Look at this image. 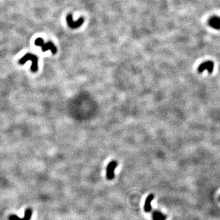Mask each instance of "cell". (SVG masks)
Returning a JSON list of instances; mask_svg holds the SVG:
<instances>
[{"mask_svg": "<svg viewBox=\"0 0 220 220\" xmlns=\"http://www.w3.org/2000/svg\"><path fill=\"white\" fill-rule=\"evenodd\" d=\"M44 44V41L43 39H42V38H37L35 40V45L36 46L42 47Z\"/></svg>", "mask_w": 220, "mask_h": 220, "instance_id": "30bf717a", "label": "cell"}, {"mask_svg": "<svg viewBox=\"0 0 220 220\" xmlns=\"http://www.w3.org/2000/svg\"><path fill=\"white\" fill-rule=\"evenodd\" d=\"M154 198V195L153 194H151L149 195L147 198L146 199L145 203H144V211L146 212H150L152 210V206H151V202H152Z\"/></svg>", "mask_w": 220, "mask_h": 220, "instance_id": "52a82bcc", "label": "cell"}, {"mask_svg": "<svg viewBox=\"0 0 220 220\" xmlns=\"http://www.w3.org/2000/svg\"><path fill=\"white\" fill-rule=\"evenodd\" d=\"M28 61H32V66L31 67V70L33 72H37L38 70V57L37 56L31 53H26L24 56L19 60V64H24Z\"/></svg>", "mask_w": 220, "mask_h": 220, "instance_id": "6da1fadb", "label": "cell"}, {"mask_svg": "<svg viewBox=\"0 0 220 220\" xmlns=\"http://www.w3.org/2000/svg\"><path fill=\"white\" fill-rule=\"evenodd\" d=\"M42 52H47L48 50H51L52 53L53 54H55L57 52V48H56V46L52 43V42H48L46 44H44L42 47Z\"/></svg>", "mask_w": 220, "mask_h": 220, "instance_id": "8992f818", "label": "cell"}, {"mask_svg": "<svg viewBox=\"0 0 220 220\" xmlns=\"http://www.w3.org/2000/svg\"><path fill=\"white\" fill-rule=\"evenodd\" d=\"M152 218L153 220H166L167 216L163 214L161 212L157 210H155L153 212Z\"/></svg>", "mask_w": 220, "mask_h": 220, "instance_id": "9c48e42d", "label": "cell"}, {"mask_svg": "<svg viewBox=\"0 0 220 220\" xmlns=\"http://www.w3.org/2000/svg\"><path fill=\"white\" fill-rule=\"evenodd\" d=\"M32 209H27L25 212V216L23 218H20L16 215H11L9 216V220H30L32 216Z\"/></svg>", "mask_w": 220, "mask_h": 220, "instance_id": "5b68a950", "label": "cell"}, {"mask_svg": "<svg viewBox=\"0 0 220 220\" xmlns=\"http://www.w3.org/2000/svg\"><path fill=\"white\" fill-rule=\"evenodd\" d=\"M214 67V62H212V61L204 62L202 63L199 66L198 71H199V72L202 73V72H204V70H207L209 74H211L213 72Z\"/></svg>", "mask_w": 220, "mask_h": 220, "instance_id": "277c9868", "label": "cell"}, {"mask_svg": "<svg viewBox=\"0 0 220 220\" xmlns=\"http://www.w3.org/2000/svg\"><path fill=\"white\" fill-rule=\"evenodd\" d=\"M118 165L117 162L116 160H112L106 167V178L108 180H112L115 178V170L116 168Z\"/></svg>", "mask_w": 220, "mask_h": 220, "instance_id": "7a4b0ae2", "label": "cell"}, {"mask_svg": "<svg viewBox=\"0 0 220 220\" xmlns=\"http://www.w3.org/2000/svg\"><path fill=\"white\" fill-rule=\"evenodd\" d=\"M209 25L211 27L216 30L220 29V17H213L209 20Z\"/></svg>", "mask_w": 220, "mask_h": 220, "instance_id": "ba28073f", "label": "cell"}, {"mask_svg": "<svg viewBox=\"0 0 220 220\" xmlns=\"http://www.w3.org/2000/svg\"><path fill=\"white\" fill-rule=\"evenodd\" d=\"M66 20L70 28H72V29H76V28L80 27L84 22V18L83 17L80 18L79 19H78V20L76 21V22H74L72 18V16L71 13L69 14L67 16Z\"/></svg>", "mask_w": 220, "mask_h": 220, "instance_id": "3957f363", "label": "cell"}]
</instances>
